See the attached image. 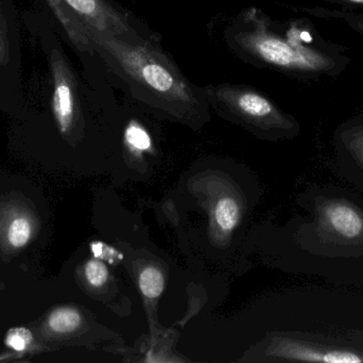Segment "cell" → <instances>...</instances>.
<instances>
[{
  "mask_svg": "<svg viewBox=\"0 0 363 363\" xmlns=\"http://www.w3.org/2000/svg\"><path fill=\"white\" fill-rule=\"evenodd\" d=\"M95 55L123 81L135 99L174 117L190 119L207 110L202 87L147 36H91Z\"/></svg>",
  "mask_w": 363,
  "mask_h": 363,
  "instance_id": "obj_1",
  "label": "cell"
},
{
  "mask_svg": "<svg viewBox=\"0 0 363 363\" xmlns=\"http://www.w3.org/2000/svg\"><path fill=\"white\" fill-rule=\"evenodd\" d=\"M226 40L247 61L296 76L330 74L347 61L339 53L334 55L330 47H313V36L307 30L296 29V36L286 38L279 36L256 9H247L235 19Z\"/></svg>",
  "mask_w": 363,
  "mask_h": 363,
  "instance_id": "obj_2",
  "label": "cell"
},
{
  "mask_svg": "<svg viewBox=\"0 0 363 363\" xmlns=\"http://www.w3.org/2000/svg\"><path fill=\"white\" fill-rule=\"evenodd\" d=\"M21 30L15 0H0V110L26 112Z\"/></svg>",
  "mask_w": 363,
  "mask_h": 363,
  "instance_id": "obj_3",
  "label": "cell"
},
{
  "mask_svg": "<svg viewBox=\"0 0 363 363\" xmlns=\"http://www.w3.org/2000/svg\"><path fill=\"white\" fill-rule=\"evenodd\" d=\"M207 102L220 112L236 117L258 128L287 127V117L268 96L247 85L202 87Z\"/></svg>",
  "mask_w": 363,
  "mask_h": 363,
  "instance_id": "obj_4",
  "label": "cell"
},
{
  "mask_svg": "<svg viewBox=\"0 0 363 363\" xmlns=\"http://www.w3.org/2000/svg\"><path fill=\"white\" fill-rule=\"evenodd\" d=\"M89 33L108 36H146L130 15L108 0H64Z\"/></svg>",
  "mask_w": 363,
  "mask_h": 363,
  "instance_id": "obj_5",
  "label": "cell"
},
{
  "mask_svg": "<svg viewBox=\"0 0 363 363\" xmlns=\"http://www.w3.org/2000/svg\"><path fill=\"white\" fill-rule=\"evenodd\" d=\"M40 2L53 27H57L61 36L68 40L72 48L81 55L95 57L89 31L66 2L64 0H40Z\"/></svg>",
  "mask_w": 363,
  "mask_h": 363,
  "instance_id": "obj_6",
  "label": "cell"
},
{
  "mask_svg": "<svg viewBox=\"0 0 363 363\" xmlns=\"http://www.w3.org/2000/svg\"><path fill=\"white\" fill-rule=\"evenodd\" d=\"M323 223L333 234L347 240L363 234V217L347 202H330L323 210Z\"/></svg>",
  "mask_w": 363,
  "mask_h": 363,
  "instance_id": "obj_7",
  "label": "cell"
},
{
  "mask_svg": "<svg viewBox=\"0 0 363 363\" xmlns=\"http://www.w3.org/2000/svg\"><path fill=\"white\" fill-rule=\"evenodd\" d=\"M287 357L302 362L328 363H360L363 357L359 354L341 350H319L311 347L290 345L285 352Z\"/></svg>",
  "mask_w": 363,
  "mask_h": 363,
  "instance_id": "obj_8",
  "label": "cell"
},
{
  "mask_svg": "<svg viewBox=\"0 0 363 363\" xmlns=\"http://www.w3.org/2000/svg\"><path fill=\"white\" fill-rule=\"evenodd\" d=\"M241 219L240 205L232 196L220 198L213 209V221L222 234H230Z\"/></svg>",
  "mask_w": 363,
  "mask_h": 363,
  "instance_id": "obj_9",
  "label": "cell"
},
{
  "mask_svg": "<svg viewBox=\"0 0 363 363\" xmlns=\"http://www.w3.org/2000/svg\"><path fill=\"white\" fill-rule=\"evenodd\" d=\"M49 328L57 334H70L76 332L82 324V315L74 307H59L48 317Z\"/></svg>",
  "mask_w": 363,
  "mask_h": 363,
  "instance_id": "obj_10",
  "label": "cell"
},
{
  "mask_svg": "<svg viewBox=\"0 0 363 363\" xmlns=\"http://www.w3.org/2000/svg\"><path fill=\"white\" fill-rule=\"evenodd\" d=\"M138 286L145 298L155 300L165 289V276L157 266H147L140 272Z\"/></svg>",
  "mask_w": 363,
  "mask_h": 363,
  "instance_id": "obj_11",
  "label": "cell"
},
{
  "mask_svg": "<svg viewBox=\"0 0 363 363\" xmlns=\"http://www.w3.org/2000/svg\"><path fill=\"white\" fill-rule=\"evenodd\" d=\"M33 234L31 220L25 215H17L9 224L6 240L14 249H23L30 242Z\"/></svg>",
  "mask_w": 363,
  "mask_h": 363,
  "instance_id": "obj_12",
  "label": "cell"
},
{
  "mask_svg": "<svg viewBox=\"0 0 363 363\" xmlns=\"http://www.w3.org/2000/svg\"><path fill=\"white\" fill-rule=\"evenodd\" d=\"M125 140L130 151L135 155L147 153L150 151L152 145V141L148 132L138 124H130L129 127L125 130Z\"/></svg>",
  "mask_w": 363,
  "mask_h": 363,
  "instance_id": "obj_13",
  "label": "cell"
},
{
  "mask_svg": "<svg viewBox=\"0 0 363 363\" xmlns=\"http://www.w3.org/2000/svg\"><path fill=\"white\" fill-rule=\"evenodd\" d=\"M84 276L91 287L101 288L108 283L110 273L104 261L93 258L85 264Z\"/></svg>",
  "mask_w": 363,
  "mask_h": 363,
  "instance_id": "obj_14",
  "label": "cell"
},
{
  "mask_svg": "<svg viewBox=\"0 0 363 363\" xmlns=\"http://www.w3.org/2000/svg\"><path fill=\"white\" fill-rule=\"evenodd\" d=\"M33 336L26 327H13L9 330L4 339V345L17 353H23L31 345Z\"/></svg>",
  "mask_w": 363,
  "mask_h": 363,
  "instance_id": "obj_15",
  "label": "cell"
},
{
  "mask_svg": "<svg viewBox=\"0 0 363 363\" xmlns=\"http://www.w3.org/2000/svg\"><path fill=\"white\" fill-rule=\"evenodd\" d=\"M313 15L321 17H334V18L343 19L345 23H349L353 29L359 32L363 36V14L359 13L345 12V11H330L328 9H311L307 10Z\"/></svg>",
  "mask_w": 363,
  "mask_h": 363,
  "instance_id": "obj_16",
  "label": "cell"
},
{
  "mask_svg": "<svg viewBox=\"0 0 363 363\" xmlns=\"http://www.w3.org/2000/svg\"><path fill=\"white\" fill-rule=\"evenodd\" d=\"M91 251L94 258L106 261L108 264H116L123 259V255L121 251L101 241L91 242Z\"/></svg>",
  "mask_w": 363,
  "mask_h": 363,
  "instance_id": "obj_17",
  "label": "cell"
},
{
  "mask_svg": "<svg viewBox=\"0 0 363 363\" xmlns=\"http://www.w3.org/2000/svg\"><path fill=\"white\" fill-rule=\"evenodd\" d=\"M357 148L359 149V155L362 156L363 159V129L360 128L358 130V136H357Z\"/></svg>",
  "mask_w": 363,
  "mask_h": 363,
  "instance_id": "obj_18",
  "label": "cell"
},
{
  "mask_svg": "<svg viewBox=\"0 0 363 363\" xmlns=\"http://www.w3.org/2000/svg\"><path fill=\"white\" fill-rule=\"evenodd\" d=\"M332 2H340V4H354V6H363V0H328Z\"/></svg>",
  "mask_w": 363,
  "mask_h": 363,
  "instance_id": "obj_19",
  "label": "cell"
}]
</instances>
